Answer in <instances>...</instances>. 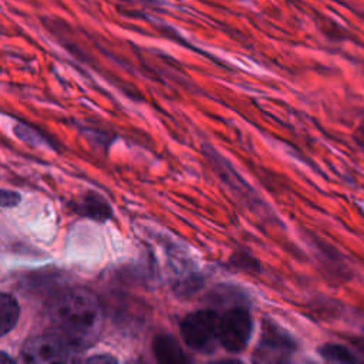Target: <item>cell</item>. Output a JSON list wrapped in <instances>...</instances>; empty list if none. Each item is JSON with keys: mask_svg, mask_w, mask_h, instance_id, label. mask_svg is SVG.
<instances>
[{"mask_svg": "<svg viewBox=\"0 0 364 364\" xmlns=\"http://www.w3.org/2000/svg\"><path fill=\"white\" fill-rule=\"evenodd\" d=\"M152 351L159 363H188L189 358L179 341L171 334H156L152 340Z\"/></svg>", "mask_w": 364, "mask_h": 364, "instance_id": "52a82bcc", "label": "cell"}, {"mask_svg": "<svg viewBox=\"0 0 364 364\" xmlns=\"http://www.w3.org/2000/svg\"><path fill=\"white\" fill-rule=\"evenodd\" d=\"M253 333V318L245 307H230L219 320V344L230 354L242 353Z\"/></svg>", "mask_w": 364, "mask_h": 364, "instance_id": "277c9868", "label": "cell"}, {"mask_svg": "<svg viewBox=\"0 0 364 364\" xmlns=\"http://www.w3.org/2000/svg\"><path fill=\"white\" fill-rule=\"evenodd\" d=\"M354 141L364 149V119L358 124V127L354 132Z\"/></svg>", "mask_w": 364, "mask_h": 364, "instance_id": "5bb4252c", "label": "cell"}, {"mask_svg": "<svg viewBox=\"0 0 364 364\" xmlns=\"http://www.w3.org/2000/svg\"><path fill=\"white\" fill-rule=\"evenodd\" d=\"M6 363L11 364V363H14V358H11L10 355H7L6 351H1V353H0V364H6Z\"/></svg>", "mask_w": 364, "mask_h": 364, "instance_id": "2e32d148", "label": "cell"}, {"mask_svg": "<svg viewBox=\"0 0 364 364\" xmlns=\"http://www.w3.org/2000/svg\"><path fill=\"white\" fill-rule=\"evenodd\" d=\"M88 361H115L112 355H98V357H90Z\"/></svg>", "mask_w": 364, "mask_h": 364, "instance_id": "9a60e30c", "label": "cell"}, {"mask_svg": "<svg viewBox=\"0 0 364 364\" xmlns=\"http://www.w3.org/2000/svg\"><path fill=\"white\" fill-rule=\"evenodd\" d=\"M50 320L55 333L80 351L97 337L102 323V309L90 290L75 287L53 301Z\"/></svg>", "mask_w": 364, "mask_h": 364, "instance_id": "6da1fadb", "label": "cell"}, {"mask_svg": "<svg viewBox=\"0 0 364 364\" xmlns=\"http://www.w3.org/2000/svg\"><path fill=\"white\" fill-rule=\"evenodd\" d=\"M77 351L70 341L54 331L28 338L20 350V358L28 364L63 363L74 360Z\"/></svg>", "mask_w": 364, "mask_h": 364, "instance_id": "3957f363", "label": "cell"}, {"mask_svg": "<svg viewBox=\"0 0 364 364\" xmlns=\"http://www.w3.org/2000/svg\"><path fill=\"white\" fill-rule=\"evenodd\" d=\"M294 338L274 321L264 320L260 340L253 353L255 363H283L296 353Z\"/></svg>", "mask_w": 364, "mask_h": 364, "instance_id": "5b68a950", "label": "cell"}, {"mask_svg": "<svg viewBox=\"0 0 364 364\" xmlns=\"http://www.w3.org/2000/svg\"><path fill=\"white\" fill-rule=\"evenodd\" d=\"M71 208L80 216L92 219L95 222H107L112 216L109 202L95 191L87 192L77 203H71Z\"/></svg>", "mask_w": 364, "mask_h": 364, "instance_id": "8992f818", "label": "cell"}, {"mask_svg": "<svg viewBox=\"0 0 364 364\" xmlns=\"http://www.w3.org/2000/svg\"><path fill=\"white\" fill-rule=\"evenodd\" d=\"M21 200V195L11 189H1V206L3 208H11L16 206Z\"/></svg>", "mask_w": 364, "mask_h": 364, "instance_id": "4fadbf2b", "label": "cell"}, {"mask_svg": "<svg viewBox=\"0 0 364 364\" xmlns=\"http://www.w3.org/2000/svg\"><path fill=\"white\" fill-rule=\"evenodd\" d=\"M318 250L321 253V263L326 264L327 272H333V276L337 280H341V282L350 280L351 270L348 269V266L344 263V260L340 257V255L333 247L320 245Z\"/></svg>", "mask_w": 364, "mask_h": 364, "instance_id": "9c48e42d", "label": "cell"}, {"mask_svg": "<svg viewBox=\"0 0 364 364\" xmlns=\"http://www.w3.org/2000/svg\"><path fill=\"white\" fill-rule=\"evenodd\" d=\"M230 266H233L237 270H243V272H260V263L257 259H255L252 255L237 250L236 253L232 255L230 257Z\"/></svg>", "mask_w": 364, "mask_h": 364, "instance_id": "7c38bea8", "label": "cell"}, {"mask_svg": "<svg viewBox=\"0 0 364 364\" xmlns=\"http://www.w3.org/2000/svg\"><path fill=\"white\" fill-rule=\"evenodd\" d=\"M220 316L210 309H200L186 314L181 324V336L185 344L198 353H210L219 343Z\"/></svg>", "mask_w": 364, "mask_h": 364, "instance_id": "7a4b0ae2", "label": "cell"}, {"mask_svg": "<svg viewBox=\"0 0 364 364\" xmlns=\"http://www.w3.org/2000/svg\"><path fill=\"white\" fill-rule=\"evenodd\" d=\"M20 318V304L17 299L7 291L0 294V334L7 336L14 330Z\"/></svg>", "mask_w": 364, "mask_h": 364, "instance_id": "ba28073f", "label": "cell"}, {"mask_svg": "<svg viewBox=\"0 0 364 364\" xmlns=\"http://www.w3.org/2000/svg\"><path fill=\"white\" fill-rule=\"evenodd\" d=\"M14 134L24 142L33 145V146H50L53 145L43 132H40L37 128L31 127L26 122H17L13 128Z\"/></svg>", "mask_w": 364, "mask_h": 364, "instance_id": "8fae6325", "label": "cell"}, {"mask_svg": "<svg viewBox=\"0 0 364 364\" xmlns=\"http://www.w3.org/2000/svg\"><path fill=\"white\" fill-rule=\"evenodd\" d=\"M318 355L330 363H357V357L347 346L341 343H324L317 348Z\"/></svg>", "mask_w": 364, "mask_h": 364, "instance_id": "30bf717a", "label": "cell"}]
</instances>
